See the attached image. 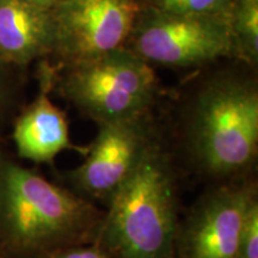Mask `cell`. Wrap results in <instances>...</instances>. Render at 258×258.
Returning a JSON list of instances; mask_svg holds the SVG:
<instances>
[{
  "mask_svg": "<svg viewBox=\"0 0 258 258\" xmlns=\"http://www.w3.org/2000/svg\"><path fill=\"white\" fill-rule=\"evenodd\" d=\"M194 72L182 84L173 129L166 134L180 171L207 185L256 177L257 67L230 59Z\"/></svg>",
  "mask_w": 258,
  "mask_h": 258,
  "instance_id": "6da1fadb",
  "label": "cell"
},
{
  "mask_svg": "<svg viewBox=\"0 0 258 258\" xmlns=\"http://www.w3.org/2000/svg\"><path fill=\"white\" fill-rule=\"evenodd\" d=\"M104 209L0 153V256L47 258L96 241Z\"/></svg>",
  "mask_w": 258,
  "mask_h": 258,
  "instance_id": "7a4b0ae2",
  "label": "cell"
},
{
  "mask_svg": "<svg viewBox=\"0 0 258 258\" xmlns=\"http://www.w3.org/2000/svg\"><path fill=\"white\" fill-rule=\"evenodd\" d=\"M179 175L164 133L105 206L96 241L112 258H172L180 219Z\"/></svg>",
  "mask_w": 258,
  "mask_h": 258,
  "instance_id": "3957f363",
  "label": "cell"
},
{
  "mask_svg": "<svg viewBox=\"0 0 258 258\" xmlns=\"http://www.w3.org/2000/svg\"><path fill=\"white\" fill-rule=\"evenodd\" d=\"M97 124L153 111L164 95L154 67L127 48L54 67V86Z\"/></svg>",
  "mask_w": 258,
  "mask_h": 258,
  "instance_id": "277c9868",
  "label": "cell"
},
{
  "mask_svg": "<svg viewBox=\"0 0 258 258\" xmlns=\"http://www.w3.org/2000/svg\"><path fill=\"white\" fill-rule=\"evenodd\" d=\"M125 48L152 67L172 70L198 71L222 60H240L227 17L172 15L147 8Z\"/></svg>",
  "mask_w": 258,
  "mask_h": 258,
  "instance_id": "5b68a950",
  "label": "cell"
},
{
  "mask_svg": "<svg viewBox=\"0 0 258 258\" xmlns=\"http://www.w3.org/2000/svg\"><path fill=\"white\" fill-rule=\"evenodd\" d=\"M164 133L153 111L98 124L84 163L60 178L82 198L106 206Z\"/></svg>",
  "mask_w": 258,
  "mask_h": 258,
  "instance_id": "8992f818",
  "label": "cell"
},
{
  "mask_svg": "<svg viewBox=\"0 0 258 258\" xmlns=\"http://www.w3.org/2000/svg\"><path fill=\"white\" fill-rule=\"evenodd\" d=\"M257 199L256 177L207 185L180 215L172 258H234L245 219Z\"/></svg>",
  "mask_w": 258,
  "mask_h": 258,
  "instance_id": "52a82bcc",
  "label": "cell"
},
{
  "mask_svg": "<svg viewBox=\"0 0 258 258\" xmlns=\"http://www.w3.org/2000/svg\"><path fill=\"white\" fill-rule=\"evenodd\" d=\"M143 0H57L51 8L56 66L125 48Z\"/></svg>",
  "mask_w": 258,
  "mask_h": 258,
  "instance_id": "ba28073f",
  "label": "cell"
},
{
  "mask_svg": "<svg viewBox=\"0 0 258 258\" xmlns=\"http://www.w3.org/2000/svg\"><path fill=\"white\" fill-rule=\"evenodd\" d=\"M36 98L16 118L12 139L19 158L36 164H53L66 150L85 156L88 147L73 144L66 114L50 101L54 86V67L44 63L40 72Z\"/></svg>",
  "mask_w": 258,
  "mask_h": 258,
  "instance_id": "9c48e42d",
  "label": "cell"
},
{
  "mask_svg": "<svg viewBox=\"0 0 258 258\" xmlns=\"http://www.w3.org/2000/svg\"><path fill=\"white\" fill-rule=\"evenodd\" d=\"M54 40L51 8L28 0H0V61L27 66L51 57Z\"/></svg>",
  "mask_w": 258,
  "mask_h": 258,
  "instance_id": "30bf717a",
  "label": "cell"
},
{
  "mask_svg": "<svg viewBox=\"0 0 258 258\" xmlns=\"http://www.w3.org/2000/svg\"><path fill=\"white\" fill-rule=\"evenodd\" d=\"M230 27L241 61L258 66V0H232Z\"/></svg>",
  "mask_w": 258,
  "mask_h": 258,
  "instance_id": "8fae6325",
  "label": "cell"
},
{
  "mask_svg": "<svg viewBox=\"0 0 258 258\" xmlns=\"http://www.w3.org/2000/svg\"><path fill=\"white\" fill-rule=\"evenodd\" d=\"M145 8L172 15L230 17L232 0H143Z\"/></svg>",
  "mask_w": 258,
  "mask_h": 258,
  "instance_id": "7c38bea8",
  "label": "cell"
},
{
  "mask_svg": "<svg viewBox=\"0 0 258 258\" xmlns=\"http://www.w3.org/2000/svg\"><path fill=\"white\" fill-rule=\"evenodd\" d=\"M234 258H258V199L245 219Z\"/></svg>",
  "mask_w": 258,
  "mask_h": 258,
  "instance_id": "4fadbf2b",
  "label": "cell"
},
{
  "mask_svg": "<svg viewBox=\"0 0 258 258\" xmlns=\"http://www.w3.org/2000/svg\"><path fill=\"white\" fill-rule=\"evenodd\" d=\"M47 258H112V256L98 241H92L66 247L56 251Z\"/></svg>",
  "mask_w": 258,
  "mask_h": 258,
  "instance_id": "5bb4252c",
  "label": "cell"
},
{
  "mask_svg": "<svg viewBox=\"0 0 258 258\" xmlns=\"http://www.w3.org/2000/svg\"><path fill=\"white\" fill-rule=\"evenodd\" d=\"M9 66L11 64L0 61V124L5 118L12 98V88L8 71Z\"/></svg>",
  "mask_w": 258,
  "mask_h": 258,
  "instance_id": "9a60e30c",
  "label": "cell"
},
{
  "mask_svg": "<svg viewBox=\"0 0 258 258\" xmlns=\"http://www.w3.org/2000/svg\"><path fill=\"white\" fill-rule=\"evenodd\" d=\"M28 2H31V3H34V4H37L40 6H44V8L50 9L56 4L57 0H28Z\"/></svg>",
  "mask_w": 258,
  "mask_h": 258,
  "instance_id": "2e32d148",
  "label": "cell"
},
{
  "mask_svg": "<svg viewBox=\"0 0 258 258\" xmlns=\"http://www.w3.org/2000/svg\"><path fill=\"white\" fill-rule=\"evenodd\" d=\"M0 258H2V256H0Z\"/></svg>",
  "mask_w": 258,
  "mask_h": 258,
  "instance_id": "e0dca14e",
  "label": "cell"
}]
</instances>
